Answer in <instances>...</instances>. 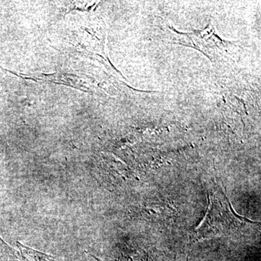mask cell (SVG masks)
<instances>
[{
  "label": "cell",
  "instance_id": "cell-1",
  "mask_svg": "<svg viewBox=\"0 0 261 261\" xmlns=\"http://www.w3.org/2000/svg\"><path fill=\"white\" fill-rule=\"evenodd\" d=\"M210 205L205 219L195 230L194 238L197 240L221 237L235 233L253 223L250 220L239 216L233 210L227 197L221 188L211 190L209 194Z\"/></svg>",
  "mask_w": 261,
  "mask_h": 261
},
{
  "label": "cell",
  "instance_id": "cell-2",
  "mask_svg": "<svg viewBox=\"0 0 261 261\" xmlns=\"http://www.w3.org/2000/svg\"><path fill=\"white\" fill-rule=\"evenodd\" d=\"M18 245L25 261H64L60 257L51 256L43 252L36 251L29 248L28 247L22 245L21 244L19 243Z\"/></svg>",
  "mask_w": 261,
  "mask_h": 261
}]
</instances>
